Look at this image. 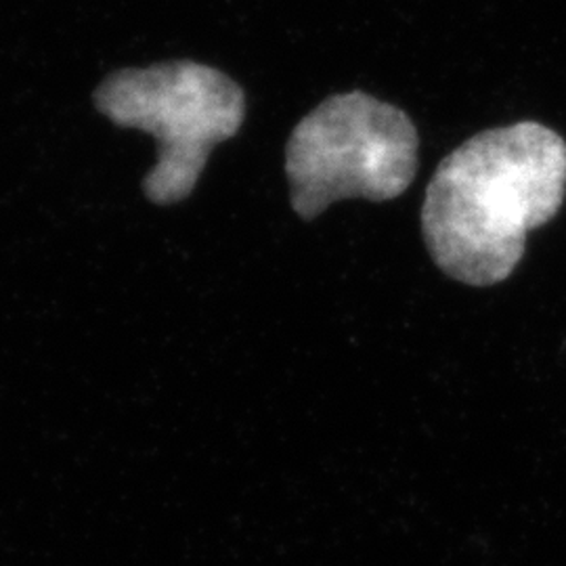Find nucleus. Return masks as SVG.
I'll return each instance as SVG.
<instances>
[{
	"mask_svg": "<svg viewBox=\"0 0 566 566\" xmlns=\"http://www.w3.org/2000/svg\"><path fill=\"white\" fill-rule=\"evenodd\" d=\"M566 193V142L539 122L474 135L426 187L422 233L437 266L465 285L507 280L526 233L549 223Z\"/></svg>",
	"mask_w": 566,
	"mask_h": 566,
	"instance_id": "1",
	"label": "nucleus"
},
{
	"mask_svg": "<svg viewBox=\"0 0 566 566\" xmlns=\"http://www.w3.org/2000/svg\"><path fill=\"white\" fill-rule=\"evenodd\" d=\"M95 105L116 126L158 143L156 166L143 179L147 200L158 206L187 200L210 151L233 139L245 120L242 86L196 61L114 72L95 91Z\"/></svg>",
	"mask_w": 566,
	"mask_h": 566,
	"instance_id": "2",
	"label": "nucleus"
},
{
	"mask_svg": "<svg viewBox=\"0 0 566 566\" xmlns=\"http://www.w3.org/2000/svg\"><path fill=\"white\" fill-rule=\"evenodd\" d=\"M418 130L403 109L361 91L325 99L285 147L290 202L303 221L350 198L388 202L418 172Z\"/></svg>",
	"mask_w": 566,
	"mask_h": 566,
	"instance_id": "3",
	"label": "nucleus"
}]
</instances>
